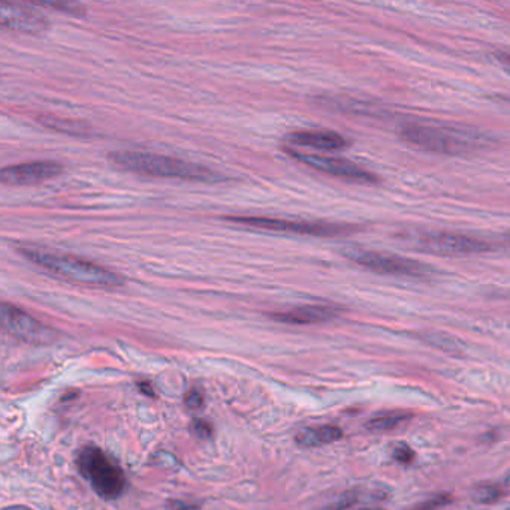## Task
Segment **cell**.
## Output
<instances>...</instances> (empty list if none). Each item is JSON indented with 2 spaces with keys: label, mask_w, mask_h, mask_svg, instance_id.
<instances>
[{
  "label": "cell",
  "mask_w": 510,
  "mask_h": 510,
  "mask_svg": "<svg viewBox=\"0 0 510 510\" xmlns=\"http://www.w3.org/2000/svg\"><path fill=\"white\" fill-rule=\"evenodd\" d=\"M398 135L416 149L452 156L484 149L489 143L487 136L473 129L440 123H404L398 127Z\"/></svg>",
  "instance_id": "obj_1"
},
{
  "label": "cell",
  "mask_w": 510,
  "mask_h": 510,
  "mask_svg": "<svg viewBox=\"0 0 510 510\" xmlns=\"http://www.w3.org/2000/svg\"><path fill=\"white\" fill-rule=\"evenodd\" d=\"M109 161L123 170L135 174L149 177H163V179H181L189 181H204V183H218L225 181V175L209 170L207 166L198 165L192 162L162 156V154L145 153V152H131L118 150L108 154Z\"/></svg>",
  "instance_id": "obj_2"
},
{
  "label": "cell",
  "mask_w": 510,
  "mask_h": 510,
  "mask_svg": "<svg viewBox=\"0 0 510 510\" xmlns=\"http://www.w3.org/2000/svg\"><path fill=\"white\" fill-rule=\"evenodd\" d=\"M20 252L41 268L72 280L75 283L104 286V288H118L125 284L123 275L79 257L61 256V255L59 256V255L45 254L41 250L20 249Z\"/></svg>",
  "instance_id": "obj_3"
},
{
  "label": "cell",
  "mask_w": 510,
  "mask_h": 510,
  "mask_svg": "<svg viewBox=\"0 0 510 510\" xmlns=\"http://www.w3.org/2000/svg\"><path fill=\"white\" fill-rule=\"evenodd\" d=\"M77 466L84 479L102 498L114 500L125 493L126 476L122 468L97 446H86L79 450Z\"/></svg>",
  "instance_id": "obj_4"
},
{
  "label": "cell",
  "mask_w": 510,
  "mask_h": 510,
  "mask_svg": "<svg viewBox=\"0 0 510 510\" xmlns=\"http://www.w3.org/2000/svg\"><path fill=\"white\" fill-rule=\"evenodd\" d=\"M341 255L355 262L357 265L364 266L366 270L377 274L403 275L413 279H425L434 273L431 266L425 265L422 262L398 256V255L380 254L375 250L361 249V247H345Z\"/></svg>",
  "instance_id": "obj_5"
},
{
  "label": "cell",
  "mask_w": 510,
  "mask_h": 510,
  "mask_svg": "<svg viewBox=\"0 0 510 510\" xmlns=\"http://www.w3.org/2000/svg\"><path fill=\"white\" fill-rule=\"evenodd\" d=\"M404 241L416 249L427 254L441 255V256H464V255L488 254L494 246L488 241L478 240L473 236L445 231L412 232L404 236Z\"/></svg>",
  "instance_id": "obj_6"
},
{
  "label": "cell",
  "mask_w": 510,
  "mask_h": 510,
  "mask_svg": "<svg viewBox=\"0 0 510 510\" xmlns=\"http://www.w3.org/2000/svg\"><path fill=\"white\" fill-rule=\"evenodd\" d=\"M227 222L245 225V227L264 229V231L288 232L310 236H348L357 231L354 225L328 222H295L284 218H264V216H227Z\"/></svg>",
  "instance_id": "obj_7"
},
{
  "label": "cell",
  "mask_w": 510,
  "mask_h": 510,
  "mask_svg": "<svg viewBox=\"0 0 510 510\" xmlns=\"http://www.w3.org/2000/svg\"><path fill=\"white\" fill-rule=\"evenodd\" d=\"M284 153L289 154L295 161L301 162L304 165H309L313 170L334 175V177H340V179L349 180V181H355V183L377 184L380 181L377 175L373 174L370 171L364 170V168L357 165L354 162L348 161V159L300 153L297 150L292 149H284Z\"/></svg>",
  "instance_id": "obj_8"
},
{
  "label": "cell",
  "mask_w": 510,
  "mask_h": 510,
  "mask_svg": "<svg viewBox=\"0 0 510 510\" xmlns=\"http://www.w3.org/2000/svg\"><path fill=\"white\" fill-rule=\"evenodd\" d=\"M2 325L11 336L17 337L20 340L33 345L50 343L54 338L56 332L51 328L45 327L44 323L33 318L24 310L4 302L2 304Z\"/></svg>",
  "instance_id": "obj_9"
},
{
  "label": "cell",
  "mask_w": 510,
  "mask_h": 510,
  "mask_svg": "<svg viewBox=\"0 0 510 510\" xmlns=\"http://www.w3.org/2000/svg\"><path fill=\"white\" fill-rule=\"evenodd\" d=\"M0 23L4 29L22 32L29 35H40L50 27L47 17L31 8L29 5L6 2V0L0 4Z\"/></svg>",
  "instance_id": "obj_10"
},
{
  "label": "cell",
  "mask_w": 510,
  "mask_h": 510,
  "mask_svg": "<svg viewBox=\"0 0 510 510\" xmlns=\"http://www.w3.org/2000/svg\"><path fill=\"white\" fill-rule=\"evenodd\" d=\"M63 172V166L54 161L26 162L20 165L6 166L0 172L5 184H36L54 179Z\"/></svg>",
  "instance_id": "obj_11"
},
{
  "label": "cell",
  "mask_w": 510,
  "mask_h": 510,
  "mask_svg": "<svg viewBox=\"0 0 510 510\" xmlns=\"http://www.w3.org/2000/svg\"><path fill=\"white\" fill-rule=\"evenodd\" d=\"M289 144L322 150V152H340L348 149L350 141L346 136L332 131H300L286 136Z\"/></svg>",
  "instance_id": "obj_12"
},
{
  "label": "cell",
  "mask_w": 510,
  "mask_h": 510,
  "mask_svg": "<svg viewBox=\"0 0 510 510\" xmlns=\"http://www.w3.org/2000/svg\"><path fill=\"white\" fill-rule=\"evenodd\" d=\"M340 314L341 310L334 306H301L282 313H273L271 318L288 325H311V323L328 322L338 318Z\"/></svg>",
  "instance_id": "obj_13"
},
{
  "label": "cell",
  "mask_w": 510,
  "mask_h": 510,
  "mask_svg": "<svg viewBox=\"0 0 510 510\" xmlns=\"http://www.w3.org/2000/svg\"><path fill=\"white\" fill-rule=\"evenodd\" d=\"M343 437L341 428L336 425H322V427L304 428L295 437L298 446L301 448H319L340 440Z\"/></svg>",
  "instance_id": "obj_14"
},
{
  "label": "cell",
  "mask_w": 510,
  "mask_h": 510,
  "mask_svg": "<svg viewBox=\"0 0 510 510\" xmlns=\"http://www.w3.org/2000/svg\"><path fill=\"white\" fill-rule=\"evenodd\" d=\"M38 122L50 127L52 131L61 132V134H70V135H88L90 127L86 123L79 122V120H70V118H57L52 116H41Z\"/></svg>",
  "instance_id": "obj_15"
},
{
  "label": "cell",
  "mask_w": 510,
  "mask_h": 510,
  "mask_svg": "<svg viewBox=\"0 0 510 510\" xmlns=\"http://www.w3.org/2000/svg\"><path fill=\"white\" fill-rule=\"evenodd\" d=\"M410 418V414L406 413H388L382 414V416H376L366 422V428L373 432L389 431L397 428L400 423L404 422L406 419Z\"/></svg>",
  "instance_id": "obj_16"
},
{
  "label": "cell",
  "mask_w": 510,
  "mask_h": 510,
  "mask_svg": "<svg viewBox=\"0 0 510 510\" xmlns=\"http://www.w3.org/2000/svg\"><path fill=\"white\" fill-rule=\"evenodd\" d=\"M503 496H505V491L500 485H480V487L475 488V491L471 494V498L480 505H491V503L500 500Z\"/></svg>",
  "instance_id": "obj_17"
},
{
  "label": "cell",
  "mask_w": 510,
  "mask_h": 510,
  "mask_svg": "<svg viewBox=\"0 0 510 510\" xmlns=\"http://www.w3.org/2000/svg\"><path fill=\"white\" fill-rule=\"evenodd\" d=\"M38 6H44V8H54L61 13L70 14L75 17H83L86 15V6L77 2H38Z\"/></svg>",
  "instance_id": "obj_18"
},
{
  "label": "cell",
  "mask_w": 510,
  "mask_h": 510,
  "mask_svg": "<svg viewBox=\"0 0 510 510\" xmlns=\"http://www.w3.org/2000/svg\"><path fill=\"white\" fill-rule=\"evenodd\" d=\"M357 502V491H349V493L343 494L336 503H332L331 506H328L327 510H346L350 506H354Z\"/></svg>",
  "instance_id": "obj_19"
},
{
  "label": "cell",
  "mask_w": 510,
  "mask_h": 510,
  "mask_svg": "<svg viewBox=\"0 0 510 510\" xmlns=\"http://www.w3.org/2000/svg\"><path fill=\"white\" fill-rule=\"evenodd\" d=\"M393 457L397 459L398 462H402V464H410V462H413L414 452L410 450L409 446L402 443V445L395 446Z\"/></svg>",
  "instance_id": "obj_20"
},
{
  "label": "cell",
  "mask_w": 510,
  "mask_h": 510,
  "mask_svg": "<svg viewBox=\"0 0 510 510\" xmlns=\"http://www.w3.org/2000/svg\"><path fill=\"white\" fill-rule=\"evenodd\" d=\"M450 502V496H437V497L428 500V502L419 505L412 510H437L439 507L445 506Z\"/></svg>",
  "instance_id": "obj_21"
},
{
  "label": "cell",
  "mask_w": 510,
  "mask_h": 510,
  "mask_svg": "<svg viewBox=\"0 0 510 510\" xmlns=\"http://www.w3.org/2000/svg\"><path fill=\"white\" fill-rule=\"evenodd\" d=\"M202 404H204V400H202V395L198 393V391H190V393L186 395V406H188L189 409H201Z\"/></svg>",
  "instance_id": "obj_22"
},
{
  "label": "cell",
  "mask_w": 510,
  "mask_h": 510,
  "mask_svg": "<svg viewBox=\"0 0 510 510\" xmlns=\"http://www.w3.org/2000/svg\"><path fill=\"white\" fill-rule=\"evenodd\" d=\"M193 432L197 434L198 437H201V439H207V437L211 436L213 434V430L209 427V423L204 422V421H195L193 422Z\"/></svg>",
  "instance_id": "obj_23"
},
{
  "label": "cell",
  "mask_w": 510,
  "mask_h": 510,
  "mask_svg": "<svg viewBox=\"0 0 510 510\" xmlns=\"http://www.w3.org/2000/svg\"><path fill=\"white\" fill-rule=\"evenodd\" d=\"M192 505H184L183 502H171L168 510H192Z\"/></svg>",
  "instance_id": "obj_24"
},
{
  "label": "cell",
  "mask_w": 510,
  "mask_h": 510,
  "mask_svg": "<svg viewBox=\"0 0 510 510\" xmlns=\"http://www.w3.org/2000/svg\"><path fill=\"white\" fill-rule=\"evenodd\" d=\"M500 487H502V489L503 491H505V494L510 493V471L509 473H507L506 476H505V479L502 480V484H500Z\"/></svg>",
  "instance_id": "obj_25"
},
{
  "label": "cell",
  "mask_w": 510,
  "mask_h": 510,
  "mask_svg": "<svg viewBox=\"0 0 510 510\" xmlns=\"http://www.w3.org/2000/svg\"><path fill=\"white\" fill-rule=\"evenodd\" d=\"M498 59L502 61L503 66L506 68L507 72L510 74V56L509 54H498Z\"/></svg>",
  "instance_id": "obj_26"
},
{
  "label": "cell",
  "mask_w": 510,
  "mask_h": 510,
  "mask_svg": "<svg viewBox=\"0 0 510 510\" xmlns=\"http://www.w3.org/2000/svg\"><path fill=\"white\" fill-rule=\"evenodd\" d=\"M140 386H141V391H143V393L149 394V395H154V394L152 393V391H150L149 385L143 384L140 385Z\"/></svg>",
  "instance_id": "obj_27"
},
{
  "label": "cell",
  "mask_w": 510,
  "mask_h": 510,
  "mask_svg": "<svg viewBox=\"0 0 510 510\" xmlns=\"http://www.w3.org/2000/svg\"><path fill=\"white\" fill-rule=\"evenodd\" d=\"M502 243L505 246H509L510 247V232L509 234H505V236H502Z\"/></svg>",
  "instance_id": "obj_28"
},
{
  "label": "cell",
  "mask_w": 510,
  "mask_h": 510,
  "mask_svg": "<svg viewBox=\"0 0 510 510\" xmlns=\"http://www.w3.org/2000/svg\"><path fill=\"white\" fill-rule=\"evenodd\" d=\"M4 510H32L31 507H27V506H9V507H5Z\"/></svg>",
  "instance_id": "obj_29"
},
{
  "label": "cell",
  "mask_w": 510,
  "mask_h": 510,
  "mask_svg": "<svg viewBox=\"0 0 510 510\" xmlns=\"http://www.w3.org/2000/svg\"><path fill=\"white\" fill-rule=\"evenodd\" d=\"M366 510H375V509H366Z\"/></svg>",
  "instance_id": "obj_30"
}]
</instances>
